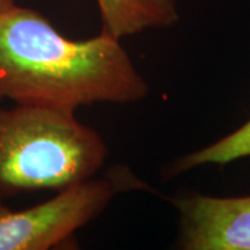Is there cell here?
Instances as JSON below:
<instances>
[{
    "mask_svg": "<svg viewBox=\"0 0 250 250\" xmlns=\"http://www.w3.org/2000/svg\"><path fill=\"white\" fill-rule=\"evenodd\" d=\"M149 83L121 39L60 34L39 11L14 4L0 13V100L75 113L96 103H135Z\"/></svg>",
    "mask_w": 250,
    "mask_h": 250,
    "instance_id": "1",
    "label": "cell"
},
{
    "mask_svg": "<svg viewBox=\"0 0 250 250\" xmlns=\"http://www.w3.org/2000/svg\"><path fill=\"white\" fill-rule=\"evenodd\" d=\"M107 156L102 135L72 111L0 106V200L81 184L96 177Z\"/></svg>",
    "mask_w": 250,
    "mask_h": 250,
    "instance_id": "2",
    "label": "cell"
},
{
    "mask_svg": "<svg viewBox=\"0 0 250 250\" xmlns=\"http://www.w3.org/2000/svg\"><path fill=\"white\" fill-rule=\"evenodd\" d=\"M131 174H108L54 192V196L28 208L14 210L0 200V250H49L68 248L74 235L92 223L117 193L136 185Z\"/></svg>",
    "mask_w": 250,
    "mask_h": 250,
    "instance_id": "3",
    "label": "cell"
},
{
    "mask_svg": "<svg viewBox=\"0 0 250 250\" xmlns=\"http://www.w3.org/2000/svg\"><path fill=\"white\" fill-rule=\"evenodd\" d=\"M171 202L178 210V249L250 250V195L217 197L190 192Z\"/></svg>",
    "mask_w": 250,
    "mask_h": 250,
    "instance_id": "4",
    "label": "cell"
},
{
    "mask_svg": "<svg viewBox=\"0 0 250 250\" xmlns=\"http://www.w3.org/2000/svg\"><path fill=\"white\" fill-rule=\"evenodd\" d=\"M102 32L123 39L149 29L177 25L181 20L177 0H96Z\"/></svg>",
    "mask_w": 250,
    "mask_h": 250,
    "instance_id": "5",
    "label": "cell"
},
{
    "mask_svg": "<svg viewBox=\"0 0 250 250\" xmlns=\"http://www.w3.org/2000/svg\"><path fill=\"white\" fill-rule=\"evenodd\" d=\"M245 157H250V120L220 141L175 159L167 166L164 177L171 178L203 166H227Z\"/></svg>",
    "mask_w": 250,
    "mask_h": 250,
    "instance_id": "6",
    "label": "cell"
},
{
    "mask_svg": "<svg viewBox=\"0 0 250 250\" xmlns=\"http://www.w3.org/2000/svg\"><path fill=\"white\" fill-rule=\"evenodd\" d=\"M16 1L17 0H0V13L4 11V10L10 9V7H13L14 4H17Z\"/></svg>",
    "mask_w": 250,
    "mask_h": 250,
    "instance_id": "7",
    "label": "cell"
}]
</instances>
